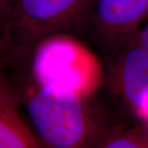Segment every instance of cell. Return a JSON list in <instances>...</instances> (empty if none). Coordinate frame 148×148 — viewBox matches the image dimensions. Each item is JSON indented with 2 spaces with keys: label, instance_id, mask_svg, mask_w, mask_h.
<instances>
[{
  "label": "cell",
  "instance_id": "1",
  "mask_svg": "<svg viewBox=\"0 0 148 148\" xmlns=\"http://www.w3.org/2000/svg\"><path fill=\"white\" fill-rule=\"evenodd\" d=\"M0 69L16 89L35 132L45 147H101L113 130L90 97L39 86L19 52L9 51L1 56Z\"/></svg>",
  "mask_w": 148,
  "mask_h": 148
},
{
  "label": "cell",
  "instance_id": "2",
  "mask_svg": "<svg viewBox=\"0 0 148 148\" xmlns=\"http://www.w3.org/2000/svg\"><path fill=\"white\" fill-rule=\"evenodd\" d=\"M12 47L21 53L34 81L46 89L91 97L100 84L101 68L94 55L61 33L32 48Z\"/></svg>",
  "mask_w": 148,
  "mask_h": 148
},
{
  "label": "cell",
  "instance_id": "3",
  "mask_svg": "<svg viewBox=\"0 0 148 148\" xmlns=\"http://www.w3.org/2000/svg\"><path fill=\"white\" fill-rule=\"evenodd\" d=\"M95 0H14L6 21L11 46L32 48L72 27Z\"/></svg>",
  "mask_w": 148,
  "mask_h": 148
},
{
  "label": "cell",
  "instance_id": "4",
  "mask_svg": "<svg viewBox=\"0 0 148 148\" xmlns=\"http://www.w3.org/2000/svg\"><path fill=\"white\" fill-rule=\"evenodd\" d=\"M111 89L128 107L142 112L148 94V52L135 36L119 46L111 65Z\"/></svg>",
  "mask_w": 148,
  "mask_h": 148
},
{
  "label": "cell",
  "instance_id": "5",
  "mask_svg": "<svg viewBox=\"0 0 148 148\" xmlns=\"http://www.w3.org/2000/svg\"><path fill=\"white\" fill-rule=\"evenodd\" d=\"M95 22L103 36L115 46L131 40L148 16V0H95Z\"/></svg>",
  "mask_w": 148,
  "mask_h": 148
},
{
  "label": "cell",
  "instance_id": "6",
  "mask_svg": "<svg viewBox=\"0 0 148 148\" xmlns=\"http://www.w3.org/2000/svg\"><path fill=\"white\" fill-rule=\"evenodd\" d=\"M21 107L16 89L0 69V148L45 147Z\"/></svg>",
  "mask_w": 148,
  "mask_h": 148
},
{
  "label": "cell",
  "instance_id": "7",
  "mask_svg": "<svg viewBox=\"0 0 148 148\" xmlns=\"http://www.w3.org/2000/svg\"><path fill=\"white\" fill-rule=\"evenodd\" d=\"M101 147L148 148V132L142 128L112 130Z\"/></svg>",
  "mask_w": 148,
  "mask_h": 148
},
{
  "label": "cell",
  "instance_id": "8",
  "mask_svg": "<svg viewBox=\"0 0 148 148\" xmlns=\"http://www.w3.org/2000/svg\"><path fill=\"white\" fill-rule=\"evenodd\" d=\"M14 0H0V22L6 33V21L10 12Z\"/></svg>",
  "mask_w": 148,
  "mask_h": 148
},
{
  "label": "cell",
  "instance_id": "9",
  "mask_svg": "<svg viewBox=\"0 0 148 148\" xmlns=\"http://www.w3.org/2000/svg\"><path fill=\"white\" fill-rule=\"evenodd\" d=\"M137 39L138 42L140 43L143 47L148 52V21L145 27L141 31H139L137 34Z\"/></svg>",
  "mask_w": 148,
  "mask_h": 148
},
{
  "label": "cell",
  "instance_id": "10",
  "mask_svg": "<svg viewBox=\"0 0 148 148\" xmlns=\"http://www.w3.org/2000/svg\"><path fill=\"white\" fill-rule=\"evenodd\" d=\"M8 45H9L8 40L3 33L0 32V55L3 53H4V51L8 49Z\"/></svg>",
  "mask_w": 148,
  "mask_h": 148
},
{
  "label": "cell",
  "instance_id": "11",
  "mask_svg": "<svg viewBox=\"0 0 148 148\" xmlns=\"http://www.w3.org/2000/svg\"><path fill=\"white\" fill-rule=\"evenodd\" d=\"M0 32L3 33V34H4V29H3V25H2L1 22H0Z\"/></svg>",
  "mask_w": 148,
  "mask_h": 148
}]
</instances>
